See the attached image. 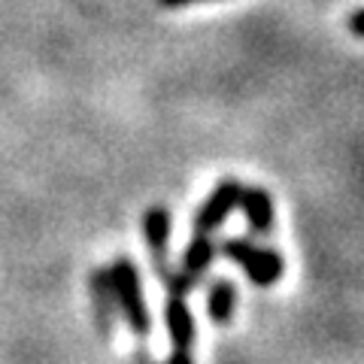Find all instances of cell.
Returning a JSON list of instances; mask_svg holds the SVG:
<instances>
[{
	"label": "cell",
	"mask_w": 364,
	"mask_h": 364,
	"mask_svg": "<svg viewBox=\"0 0 364 364\" xmlns=\"http://www.w3.org/2000/svg\"><path fill=\"white\" fill-rule=\"evenodd\" d=\"M222 252L234 261V264H240L246 270V277L255 282V286H273L282 270H286V264H282L279 252H273V249H261L255 243L249 240H237V237H231V240L222 243Z\"/></svg>",
	"instance_id": "7a4b0ae2"
},
{
	"label": "cell",
	"mask_w": 364,
	"mask_h": 364,
	"mask_svg": "<svg viewBox=\"0 0 364 364\" xmlns=\"http://www.w3.org/2000/svg\"><path fill=\"white\" fill-rule=\"evenodd\" d=\"M143 234L146 243L152 246V258H164L170 243V213L164 207H152L143 215Z\"/></svg>",
	"instance_id": "8992f818"
},
{
	"label": "cell",
	"mask_w": 364,
	"mask_h": 364,
	"mask_svg": "<svg viewBox=\"0 0 364 364\" xmlns=\"http://www.w3.org/2000/svg\"><path fill=\"white\" fill-rule=\"evenodd\" d=\"M240 195H243V186L237 179H225L213 188V195L207 198V203L198 210L195 215V234H210L215 231L228 215H231L234 207H240Z\"/></svg>",
	"instance_id": "3957f363"
},
{
	"label": "cell",
	"mask_w": 364,
	"mask_h": 364,
	"mask_svg": "<svg viewBox=\"0 0 364 364\" xmlns=\"http://www.w3.org/2000/svg\"><path fill=\"white\" fill-rule=\"evenodd\" d=\"M164 364H195L191 361V349H173V355H170Z\"/></svg>",
	"instance_id": "8fae6325"
},
{
	"label": "cell",
	"mask_w": 364,
	"mask_h": 364,
	"mask_svg": "<svg viewBox=\"0 0 364 364\" xmlns=\"http://www.w3.org/2000/svg\"><path fill=\"white\" fill-rule=\"evenodd\" d=\"M161 6H186V4H200V0H158Z\"/></svg>",
	"instance_id": "7c38bea8"
},
{
	"label": "cell",
	"mask_w": 364,
	"mask_h": 364,
	"mask_svg": "<svg viewBox=\"0 0 364 364\" xmlns=\"http://www.w3.org/2000/svg\"><path fill=\"white\" fill-rule=\"evenodd\" d=\"M234 301H237L234 282H228V279L213 282V289H210V294H207V310H210V318H213L215 325H228V322H231V316H234Z\"/></svg>",
	"instance_id": "ba28073f"
},
{
	"label": "cell",
	"mask_w": 364,
	"mask_h": 364,
	"mask_svg": "<svg viewBox=\"0 0 364 364\" xmlns=\"http://www.w3.org/2000/svg\"><path fill=\"white\" fill-rule=\"evenodd\" d=\"M164 322H167V331L170 340H173V349H191L195 346V316L186 306V301L170 294L167 306H164Z\"/></svg>",
	"instance_id": "277c9868"
},
{
	"label": "cell",
	"mask_w": 364,
	"mask_h": 364,
	"mask_svg": "<svg viewBox=\"0 0 364 364\" xmlns=\"http://www.w3.org/2000/svg\"><path fill=\"white\" fill-rule=\"evenodd\" d=\"M215 255V246L207 234H195L191 237V246L186 249V258H182V273H188V277L200 279L203 270L210 267V261Z\"/></svg>",
	"instance_id": "9c48e42d"
},
{
	"label": "cell",
	"mask_w": 364,
	"mask_h": 364,
	"mask_svg": "<svg viewBox=\"0 0 364 364\" xmlns=\"http://www.w3.org/2000/svg\"><path fill=\"white\" fill-rule=\"evenodd\" d=\"M91 298H95V310H97L100 328H104V331H109L112 304H116V294H112V282H109V270H95V273H91Z\"/></svg>",
	"instance_id": "52a82bcc"
},
{
	"label": "cell",
	"mask_w": 364,
	"mask_h": 364,
	"mask_svg": "<svg viewBox=\"0 0 364 364\" xmlns=\"http://www.w3.org/2000/svg\"><path fill=\"white\" fill-rule=\"evenodd\" d=\"M240 207L249 219V228L255 234H270L273 228V200L264 188H243L240 195Z\"/></svg>",
	"instance_id": "5b68a950"
},
{
	"label": "cell",
	"mask_w": 364,
	"mask_h": 364,
	"mask_svg": "<svg viewBox=\"0 0 364 364\" xmlns=\"http://www.w3.org/2000/svg\"><path fill=\"white\" fill-rule=\"evenodd\" d=\"M109 282H112V294H116V306L122 310L124 322L131 325V331L136 337L149 334V306L143 301L140 291V277L131 258H116L109 267Z\"/></svg>",
	"instance_id": "6da1fadb"
},
{
	"label": "cell",
	"mask_w": 364,
	"mask_h": 364,
	"mask_svg": "<svg viewBox=\"0 0 364 364\" xmlns=\"http://www.w3.org/2000/svg\"><path fill=\"white\" fill-rule=\"evenodd\" d=\"M349 31L355 33V37H364V9H358V13L349 16Z\"/></svg>",
	"instance_id": "30bf717a"
}]
</instances>
